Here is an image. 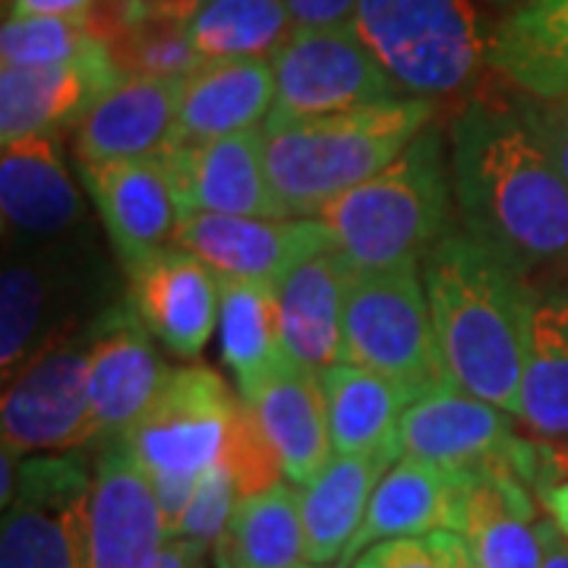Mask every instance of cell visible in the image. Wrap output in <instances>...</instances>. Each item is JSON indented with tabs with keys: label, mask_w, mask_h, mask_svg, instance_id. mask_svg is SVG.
Segmentation results:
<instances>
[{
	"label": "cell",
	"mask_w": 568,
	"mask_h": 568,
	"mask_svg": "<svg viewBox=\"0 0 568 568\" xmlns=\"http://www.w3.org/2000/svg\"><path fill=\"white\" fill-rule=\"evenodd\" d=\"M92 480L80 452L20 462L17 499L3 508L0 568H85Z\"/></svg>",
	"instance_id": "cell-12"
},
{
	"label": "cell",
	"mask_w": 568,
	"mask_h": 568,
	"mask_svg": "<svg viewBox=\"0 0 568 568\" xmlns=\"http://www.w3.org/2000/svg\"><path fill=\"white\" fill-rule=\"evenodd\" d=\"M426 544L436 552L443 568H480L477 556L470 552L467 540L458 530H433V534H426Z\"/></svg>",
	"instance_id": "cell-41"
},
{
	"label": "cell",
	"mask_w": 568,
	"mask_h": 568,
	"mask_svg": "<svg viewBox=\"0 0 568 568\" xmlns=\"http://www.w3.org/2000/svg\"><path fill=\"white\" fill-rule=\"evenodd\" d=\"M455 215L534 291L568 275V181L530 133L518 102L465 99L448 123Z\"/></svg>",
	"instance_id": "cell-1"
},
{
	"label": "cell",
	"mask_w": 568,
	"mask_h": 568,
	"mask_svg": "<svg viewBox=\"0 0 568 568\" xmlns=\"http://www.w3.org/2000/svg\"><path fill=\"white\" fill-rule=\"evenodd\" d=\"M544 467H547L544 487L556 480H568V446H544Z\"/></svg>",
	"instance_id": "cell-46"
},
{
	"label": "cell",
	"mask_w": 568,
	"mask_h": 568,
	"mask_svg": "<svg viewBox=\"0 0 568 568\" xmlns=\"http://www.w3.org/2000/svg\"><path fill=\"white\" fill-rule=\"evenodd\" d=\"M205 552L209 549L186 540V537H171L162 552H159V559L152 562V568H203Z\"/></svg>",
	"instance_id": "cell-42"
},
{
	"label": "cell",
	"mask_w": 568,
	"mask_h": 568,
	"mask_svg": "<svg viewBox=\"0 0 568 568\" xmlns=\"http://www.w3.org/2000/svg\"><path fill=\"white\" fill-rule=\"evenodd\" d=\"M174 244L200 256L219 278L275 284L294 265L332 250L320 219H253V215H186Z\"/></svg>",
	"instance_id": "cell-15"
},
{
	"label": "cell",
	"mask_w": 568,
	"mask_h": 568,
	"mask_svg": "<svg viewBox=\"0 0 568 568\" xmlns=\"http://www.w3.org/2000/svg\"><path fill=\"white\" fill-rule=\"evenodd\" d=\"M92 0H13L10 17L26 20V17H70L82 13Z\"/></svg>",
	"instance_id": "cell-43"
},
{
	"label": "cell",
	"mask_w": 568,
	"mask_h": 568,
	"mask_svg": "<svg viewBox=\"0 0 568 568\" xmlns=\"http://www.w3.org/2000/svg\"><path fill=\"white\" fill-rule=\"evenodd\" d=\"M489 70L534 99L568 95V0H534L496 22Z\"/></svg>",
	"instance_id": "cell-29"
},
{
	"label": "cell",
	"mask_w": 568,
	"mask_h": 568,
	"mask_svg": "<svg viewBox=\"0 0 568 568\" xmlns=\"http://www.w3.org/2000/svg\"><path fill=\"white\" fill-rule=\"evenodd\" d=\"M219 347L241 398L263 386L287 361L278 325L275 287L241 278H219Z\"/></svg>",
	"instance_id": "cell-31"
},
{
	"label": "cell",
	"mask_w": 568,
	"mask_h": 568,
	"mask_svg": "<svg viewBox=\"0 0 568 568\" xmlns=\"http://www.w3.org/2000/svg\"><path fill=\"white\" fill-rule=\"evenodd\" d=\"M540 506L547 511L549 518L566 530L568 537V480H556V484H547V487L537 493Z\"/></svg>",
	"instance_id": "cell-45"
},
{
	"label": "cell",
	"mask_w": 568,
	"mask_h": 568,
	"mask_svg": "<svg viewBox=\"0 0 568 568\" xmlns=\"http://www.w3.org/2000/svg\"><path fill=\"white\" fill-rule=\"evenodd\" d=\"M80 171L123 272L174 244L181 209L162 152L145 159L80 164Z\"/></svg>",
	"instance_id": "cell-20"
},
{
	"label": "cell",
	"mask_w": 568,
	"mask_h": 568,
	"mask_svg": "<svg viewBox=\"0 0 568 568\" xmlns=\"http://www.w3.org/2000/svg\"><path fill=\"white\" fill-rule=\"evenodd\" d=\"M92 41L85 10L70 17H7L0 29V58L13 67H48L80 58Z\"/></svg>",
	"instance_id": "cell-35"
},
{
	"label": "cell",
	"mask_w": 568,
	"mask_h": 568,
	"mask_svg": "<svg viewBox=\"0 0 568 568\" xmlns=\"http://www.w3.org/2000/svg\"><path fill=\"white\" fill-rule=\"evenodd\" d=\"M448 383L518 414L534 287L499 253L455 224L420 260Z\"/></svg>",
	"instance_id": "cell-2"
},
{
	"label": "cell",
	"mask_w": 568,
	"mask_h": 568,
	"mask_svg": "<svg viewBox=\"0 0 568 568\" xmlns=\"http://www.w3.org/2000/svg\"><path fill=\"white\" fill-rule=\"evenodd\" d=\"M114 291V275L92 244V234L7 250L0 272L3 383L39 351L85 332L108 306L121 301Z\"/></svg>",
	"instance_id": "cell-6"
},
{
	"label": "cell",
	"mask_w": 568,
	"mask_h": 568,
	"mask_svg": "<svg viewBox=\"0 0 568 568\" xmlns=\"http://www.w3.org/2000/svg\"><path fill=\"white\" fill-rule=\"evenodd\" d=\"M85 515V568H152L164 544L162 508L121 436L99 443Z\"/></svg>",
	"instance_id": "cell-13"
},
{
	"label": "cell",
	"mask_w": 568,
	"mask_h": 568,
	"mask_svg": "<svg viewBox=\"0 0 568 568\" xmlns=\"http://www.w3.org/2000/svg\"><path fill=\"white\" fill-rule=\"evenodd\" d=\"M540 537H544V566L540 568H568V537L549 515L540 518Z\"/></svg>",
	"instance_id": "cell-44"
},
{
	"label": "cell",
	"mask_w": 568,
	"mask_h": 568,
	"mask_svg": "<svg viewBox=\"0 0 568 568\" xmlns=\"http://www.w3.org/2000/svg\"><path fill=\"white\" fill-rule=\"evenodd\" d=\"M244 402L256 410L265 436L282 455L284 474L297 487H306L332 462L335 448L328 433V402L316 369L287 357Z\"/></svg>",
	"instance_id": "cell-25"
},
{
	"label": "cell",
	"mask_w": 568,
	"mask_h": 568,
	"mask_svg": "<svg viewBox=\"0 0 568 568\" xmlns=\"http://www.w3.org/2000/svg\"><path fill=\"white\" fill-rule=\"evenodd\" d=\"M219 465L227 467V474L234 477L241 499L282 484V455L275 452L272 439L265 436L263 424L256 417V410L246 405L244 398H241V405L234 410L231 433H227V443H224Z\"/></svg>",
	"instance_id": "cell-36"
},
{
	"label": "cell",
	"mask_w": 568,
	"mask_h": 568,
	"mask_svg": "<svg viewBox=\"0 0 568 568\" xmlns=\"http://www.w3.org/2000/svg\"><path fill=\"white\" fill-rule=\"evenodd\" d=\"M237 405L241 392L215 369L181 366L121 439L152 480H200L222 462Z\"/></svg>",
	"instance_id": "cell-9"
},
{
	"label": "cell",
	"mask_w": 568,
	"mask_h": 568,
	"mask_svg": "<svg viewBox=\"0 0 568 568\" xmlns=\"http://www.w3.org/2000/svg\"><path fill=\"white\" fill-rule=\"evenodd\" d=\"M212 552H222L234 568H304L310 559L301 489L282 480L244 496Z\"/></svg>",
	"instance_id": "cell-32"
},
{
	"label": "cell",
	"mask_w": 568,
	"mask_h": 568,
	"mask_svg": "<svg viewBox=\"0 0 568 568\" xmlns=\"http://www.w3.org/2000/svg\"><path fill=\"white\" fill-rule=\"evenodd\" d=\"M465 506V480L443 467L402 455L388 467L386 477L366 506L364 521L347 544L335 568H351L366 549L398 540V537H424L433 530L462 528Z\"/></svg>",
	"instance_id": "cell-21"
},
{
	"label": "cell",
	"mask_w": 568,
	"mask_h": 568,
	"mask_svg": "<svg viewBox=\"0 0 568 568\" xmlns=\"http://www.w3.org/2000/svg\"><path fill=\"white\" fill-rule=\"evenodd\" d=\"M487 0H357L354 29L410 99L467 95L489 70Z\"/></svg>",
	"instance_id": "cell-5"
},
{
	"label": "cell",
	"mask_w": 568,
	"mask_h": 568,
	"mask_svg": "<svg viewBox=\"0 0 568 568\" xmlns=\"http://www.w3.org/2000/svg\"><path fill=\"white\" fill-rule=\"evenodd\" d=\"M448 133L429 123L395 162L320 209L332 250L351 268L420 265L455 227Z\"/></svg>",
	"instance_id": "cell-4"
},
{
	"label": "cell",
	"mask_w": 568,
	"mask_h": 568,
	"mask_svg": "<svg viewBox=\"0 0 568 568\" xmlns=\"http://www.w3.org/2000/svg\"><path fill=\"white\" fill-rule=\"evenodd\" d=\"M272 70L275 104L265 123L342 114L402 95L383 63L357 36L354 22L294 29L291 39L272 54Z\"/></svg>",
	"instance_id": "cell-10"
},
{
	"label": "cell",
	"mask_w": 568,
	"mask_h": 568,
	"mask_svg": "<svg viewBox=\"0 0 568 568\" xmlns=\"http://www.w3.org/2000/svg\"><path fill=\"white\" fill-rule=\"evenodd\" d=\"M215 568H234V566H231V562L224 559L222 552H215ZM304 568H323V566H313V562H306Z\"/></svg>",
	"instance_id": "cell-48"
},
{
	"label": "cell",
	"mask_w": 568,
	"mask_h": 568,
	"mask_svg": "<svg viewBox=\"0 0 568 568\" xmlns=\"http://www.w3.org/2000/svg\"><path fill=\"white\" fill-rule=\"evenodd\" d=\"M237 503H241V493H237L234 477L227 474V467H209L203 477L196 480V489H193V499L183 511L178 537H186V540H193V544H200L205 549H215L222 544L227 521H231Z\"/></svg>",
	"instance_id": "cell-37"
},
{
	"label": "cell",
	"mask_w": 568,
	"mask_h": 568,
	"mask_svg": "<svg viewBox=\"0 0 568 568\" xmlns=\"http://www.w3.org/2000/svg\"><path fill=\"white\" fill-rule=\"evenodd\" d=\"M515 424V414L499 405L443 386L407 407L398 426V446L402 455L443 467L462 480L511 470L540 493L547 480L544 446L518 433Z\"/></svg>",
	"instance_id": "cell-8"
},
{
	"label": "cell",
	"mask_w": 568,
	"mask_h": 568,
	"mask_svg": "<svg viewBox=\"0 0 568 568\" xmlns=\"http://www.w3.org/2000/svg\"><path fill=\"white\" fill-rule=\"evenodd\" d=\"M297 29H325L354 20L357 0H287Z\"/></svg>",
	"instance_id": "cell-40"
},
{
	"label": "cell",
	"mask_w": 568,
	"mask_h": 568,
	"mask_svg": "<svg viewBox=\"0 0 568 568\" xmlns=\"http://www.w3.org/2000/svg\"><path fill=\"white\" fill-rule=\"evenodd\" d=\"M123 77L152 80H186L205 58L186 32L183 20H145L126 26L104 41Z\"/></svg>",
	"instance_id": "cell-34"
},
{
	"label": "cell",
	"mask_w": 568,
	"mask_h": 568,
	"mask_svg": "<svg viewBox=\"0 0 568 568\" xmlns=\"http://www.w3.org/2000/svg\"><path fill=\"white\" fill-rule=\"evenodd\" d=\"M0 215L7 250L58 244L85 234V203L54 136L3 145Z\"/></svg>",
	"instance_id": "cell-18"
},
{
	"label": "cell",
	"mask_w": 568,
	"mask_h": 568,
	"mask_svg": "<svg viewBox=\"0 0 568 568\" xmlns=\"http://www.w3.org/2000/svg\"><path fill=\"white\" fill-rule=\"evenodd\" d=\"M89 328L39 351L3 383L0 433L13 455L99 446L89 402Z\"/></svg>",
	"instance_id": "cell-11"
},
{
	"label": "cell",
	"mask_w": 568,
	"mask_h": 568,
	"mask_svg": "<svg viewBox=\"0 0 568 568\" xmlns=\"http://www.w3.org/2000/svg\"><path fill=\"white\" fill-rule=\"evenodd\" d=\"M123 80L104 41H92L80 58L48 67L0 70V140L3 145L39 136H58L80 126L85 111Z\"/></svg>",
	"instance_id": "cell-16"
},
{
	"label": "cell",
	"mask_w": 568,
	"mask_h": 568,
	"mask_svg": "<svg viewBox=\"0 0 568 568\" xmlns=\"http://www.w3.org/2000/svg\"><path fill=\"white\" fill-rule=\"evenodd\" d=\"M537 493L518 474L499 470L465 480L462 528L480 568H540L544 537Z\"/></svg>",
	"instance_id": "cell-27"
},
{
	"label": "cell",
	"mask_w": 568,
	"mask_h": 568,
	"mask_svg": "<svg viewBox=\"0 0 568 568\" xmlns=\"http://www.w3.org/2000/svg\"><path fill=\"white\" fill-rule=\"evenodd\" d=\"M159 152L174 183L181 219L200 212L291 219L265 171L263 126L193 145H164Z\"/></svg>",
	"instance_id": "cell-14"
},
{
	"label": "cell",
	"mask_w": 568,
	"mask_h": 568,
	"mask_svg": "<svg viewBox=\"0 0 568 568\" xmlns=\"http://www.w3.org/2000/svg\"><path fill=\"white\" fill-rule=\"evenodd\" d=\"M328 433L335 455H364L398 446V426L417 398L376 369L335 364L323 373Z\"/></svg>",
	"instance_id": "cell-30"
},
{
	"label": "cell",
	"mask_w": 568,
	"mask_h": 568,
	"mask_svg": "<svg viewBox=\"0 0 568 568\" xmlns=\"http://www.w3.org/2000/svg\"><path fill=\"white\" fill-rule=\"evenodd\" d=\"M275 104L272 58L205 61L181 82L178 123L168 145L219 140L263 126Z\"/></svg>",
	"instance_id": "cell-23"
},
{
	"label": "cell",
	"mask_w": 568,
	"mask_h": 568,
	"mask_svg": "<svg viewBox=\"0 0 568 568\" xmlns=\"http://www.w3.org/2000/svg\"><path fill=\"white\" fill-rule=\"evenodd\" d=\"M398 458L402 446L364 455H332V462L306 487H301L306 559L313 566H328L342 559V552L364 521L366 506L379 480Z\"/></svg>",
	"instance_id": "cell-28"
},
{
	"label": "cell",
	"mask_w": 568,
	"mask_h": 568,
	"mask_svg": "<svg viewBox=\"0 0 568 568\" xmlns=\"http://www.w3.org/2000/svg\"><path fill=\"white\" fill-rule=\"evenodd\" d=\"M515 420L540 446H568V282L534 291Z\"/></svg>",
	"instance_id": "cell-26"
},
{
	"label": "cell",
	"mask_w": 568,
	"mask_h": 568,
	"mask_svg": "<svg viewBox=\"0 0 568 568\" xmlns=\"http://www.w3.org/2000/svg\"><path fill=\"white\" fill-rule=\"evenodd\" d=\"M347 278L351 265L335 250H325L272 284L282 345L294 364L316 373L342 364Z\"/></svg>",
	"instance_id": "cell-24"
},
{
	"label": "cell",
	"mask_w": 568,
	"mask_h": 568,
	"mask_svg": "<svg viewBox=\"0 0 568 568\" xmlns=\"http://www.w3.org/2000/svg\"><path fill=\"white\" fill-rule=\"evenodd\" d=\"M203 568H205V566H203Z\"/></svg>",
	"instance_id": "cell-49"
},
{
	"label": "cell",
	"mask_w": 568,
	"mask_h": 568,
	"mask_svg": "<svg viewBox=\"0 0 568 568\" xmlns=\"http://www.w3.org/2000/svg\"><path fill=\"white\" fill-rule=\"evenodd\" d=\"M518 111L537 142L547 149L559 174L568 181V95L566 99H534L521 92Z\"/></svg>",
	"instance_id": "cell-38"
},
{
	"label": "cell",
	"mask_w": 568,
	"mask_h": 568,
	"mask_svg": "<svg viewBox=\"0 0 568 568\" xmlns=\"http://www.w3.org/2000/svg\"><path fill=\"white\" fill-rule=\"evenodd\" d=\"M287 0H200L186 32L205 61L272 58L294 32Z\"/></svg>",
	"instance_id": "cell-33"
},
{
	"label": "cell",
	"mask_w": 568,
	"mask_h": 568,
	"mask_svg": "<svg viewBox=\"0 0 568 568\" xmlns=\"http://www.w3.org/2000/svg\"><path fill=\"white\" fill-rule=\"evenodd\" d=\"M351 568H443L426 537H398L369 547Z\"/></svg>",
	"instance_id": "cell-39"
},
{
	"label": "cell",
	"mask_w": 568,
	"mask_h": 568,
	"mask_svg": "<svg viewBox=\"0 0 568 568\" xmlns=\"http://www.w3.org/2000/svg\"><path fill=\"white\" fill-rule=\"evenodd\" d=\"M528 3H534V0H487V7L493 13H499V20L515 13V10H521V7H528Z\"/></svg>",
	"instance_id": "cell-47"
},
{
	"label": "cell",
	"mask_w": 568,
	"mask_h": 568,
	"mask_svg": "<svg viewBox=\"0 0 568 568\" xmlns=\"http://www.w3.org/2000/svg\"><path fill=\"white\" fill-rule=\"evenodd\" d=\"M183 80L123 77L85 111L73 133L80 164L155 155L171 142Z\"/></svg>",
	"instance_id": "cell-22"
},
{
	"label": "cell",
	"mask_w": 568,
	"mask_h": 568,
	"mask_svg": "<svg viewBox=\"0 0 568 568\" xmlns=\"http://www.w3.org/2000/svg\"><path fill=\"white\" fill-rule=\"evenodd\" d=\"M126 297L152 338L183 361L200 357L219 328V275L178 244L126 268Z\"/></svg>",
	"instance_id": "cell-19"
},
{
	"label": "cell",
	"mask_w": 568,
	"mask_h": 568,
	"mask_svg": "<svg viewBox=\"0 0 568 568\" xmlns=\"http://www.w3.org/2000/svg\"><path fill=\"white\" fill-rule=\"evenodd\" d=\"M342 364L376 369L424 398L452 386L436 345L420 265L351 268Z\"/></svg>",
	"instance_id": "cell-7"
},
{
	"label": "cell",
	"mask_w": 568,
	"mask_h": 568,
	"mask_svg": "<svg viewBox=\"0 0 568 568\" xmlns=\"http://www.w3.org/2000/svg\"><path fill=\"white\" fill-rule=\"evenodd\" d=\"M155 345L130 297L108 306L89 328V402L99 443L123 436L164 386L171 369Z\"/></svg>",
	"instance_id": "cell-17"
},
{
	"label": "cell",
	"mask_w": 568,
	"mask_h": 568,
	"mask_svg": "<svg viewBox=\"0 0 568 568\" xmlns=\"http://www.w3.org/2000/svg\"><path fill=\"white\" fill-rule=\"evenodd\" d=\"M429 99L398 95L342 114L265 123L268 181L287 215H320L325 203L395 162L433 123Z\"/></svg>",
	"instance_id": "cell-3"
}]
</instances>
